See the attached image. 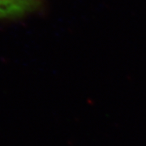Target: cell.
<instances>
[{"label":"cell","mask_w":146,"mask_h":146,"mask_svg":"<svg viewBox=\"0 0 146 146\" xmlns=\"http://www.w3.org/2000/svg\"><path fill=\"white\" fill-rule=\"evenodd\" d=\"M41 0H0V19H16L29 14Z\"/></svg>","instance_id":"cell-1"}]
</instances>
